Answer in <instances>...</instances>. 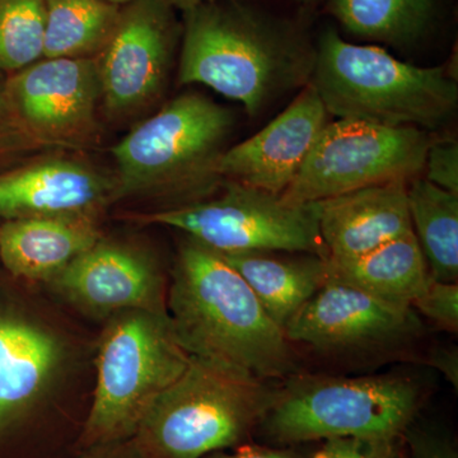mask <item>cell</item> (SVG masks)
<instances>
[{
	"label": "cell",
	"mask_w": 458,
	"mask_h": 458,
	"mask_svg": "<svg viewBox=\"0 0 458 458\" xmlns=\"http://www.w3.org/2000/svg\"><path fill=\"white\" fill-rule=\"evenodd\" d=\"M210 458H300L291 452L267 450V448L243 447L234 454H216Z\"/></svg>",
	"instance_id": "4dcf8cb0"
},
{
	"label": "cell",
	"mask_w": 458,
	"mask_h": 458,
	"mask_svg": "<svg viewBox=\"0 0 458 458\" xmlns=\"http://www.w3.org/2000/svg\"><path fill=\"white\" fill-rule=\"evenodd\" d=\"M430 364L438 369L454 388L458 387V352L457 349L439 348L430 354Z\"/></svg>",
	"instance_id": "f546056e"
},
{
	"label": "cell",
	"mask_w": 458,
	"mask_h": 458,
	"mask_svg": "<svg viewBox=\"0 0 458 458\" xmlns=\"http://www.w3.org/2000/svg\"><path fill=\"white\" fill-rule=\"evenodd\" d=\"M311 81L328 114L432 131L457 110L456 81L443 66L401 62L377 47L349 44L335 30L319 38Z\"/></svg>",
	"instance_id": "3957f363"
},
{
	"label": "cell",
	"mask_w": 458,
	"mask_h": 458,
	"mask_svg": "<svg viewBox=\"0 0 458 458\" xmlns=\"http://www.w3.org/2000/svg\"><path fill=\"white\" fill-rule=\"evenodd\" d=\"M412 231L437 282L458 279V194L415 177L408 183Z\"/></svg>",
	"instance_id": "44dd1931"
},
{
	"label": "cell",
	"mask_w": 458,
	"mask_h": 458,
	"mask_svg": "<svg viewBox=\"0 0 458 458\" xmlns=\"http://www.w3.org/2000/svg\"><path fill=\"white\" fill-rule=\"evenodd\" d=\"M436 0H331L330 11L349 32L390 45L423 36Z\"/></svg>",
	"instance_id": "603a6c76"
},
{
	"label": "cell",
	"mask_w": 458,
	"mask_h": 458,
	"mask_svg": "<svg viewBox=\"0 0 458 458\" xmlns=\"http://www.w3.org/2000/svg\"><path fill=\"white\" fill-rule=\"evenodd\" d=\"M411 307L417 309L421 315L426 316L443 330L457 333V283L437 282L430 279L426 292L414 301Z\"/></svg>",
	"instance_id": "d4e9b609"
},
{
	"label": "cell",
	"mask_w": 458,
	"mask_h": 458,
	"mask_svg": "<svg viewBox=\"0 0 458 458\" xmlns=\"http://www.w3.org/2000/svg\"><path fill=\"white\" fill-rule=\"evenodd\" d=\"M327 111L309 83L291 105L254 137L225 149L216 172L222 180L282 195L327 125Z\"/></svg>",
	"instance_id": "5bb4252c"
},
{
	"label": "cell",
	"mask_w": 458,
	"mask_h": 458,
	"mask_svg": "<svg viewBox=\"0 0 458 458\" xmlns=\"http://www.w3.org/2000/svg\"><path fill=\"white\" fill-rule=\"evenodd\" d=\"M171 7H177L182 11H189V9L198 7V5L204 4V3L214 2V0H165Z\"/></svg>",
	"instance_id": "d6a6232c"
},
{
	"label": "cell",
	"mask_w": 458,
	"mask_h": 458,
	"mask_svg": "<svg viewBox=\"0 0 458 458\" xmlns=\"http://www.w3.org/2000/svg\"><path fill=\"white\" fill-rule=\"evenodd\" d=\"M414 458H457V454L448 443L424 433L410 434Z\"/></svg>",
	"instance_id": "f1b7e54d"
},
{
	"label": "cell",
	"mask_w": 458,
	"mask_h": 458,
	"mask_svg": "<svg viewBox=\"0 0 458 458\" xmlns=\"http://www.w3.org/2000/svg\"><path fill=\"white\" fill-rule=\"evenodd\" d=\"M122 443H114V445H98L95 448V454L86 458H140L132 450L129 454H125V451L120 450L122 448Z\"/></svg>",
	"instance_id": "1f68e13d"
},
{
	"label": "cell",
	"mask_w": 458,
	"mask_h": 458,
	"mask_svg": "<svg viewBox=\"0 0 458 458\" xmlns=\"http://www.w3.org/2000/svg\"><path fill=\"white\" fill-rule=\"evenodd\" d=\"M99 240L93 218L7 219L0 225V259L18 278L50 282Z\"/></svg>",
	"instance_id": "ac0fdd59"
},
{
	"label": "cell",
	"mask_w": 458,
	"mask_h": 458,
	"mask_svg": "<svg viewBox=\"0 0 458 458\" xmlns=\"http://www.w3.org/2000/svg\"><path fill=\"white\" fill-rule=\"evenodd\" d=\"M419 327L412 307L327 279L289 321L284 333L289 343L343 351L399 342L417 333Z\"/></svg>",
	"instance_id": "7c38bea8"
},
{
	"label": "cell",
	"mask_w": 458,
	"mask_h": 458,
	"mask_svg": "<svg viewBox=\"0 0 458 458\" xmlns=\"http://www.w3.org/2000/svg\"><path fill=\"white\" fill-rule=\"evenodd\" d=\"M219 255L245 279L262 309L283 330L327 282V259L318 255L286 258L261 251Z\"/></svg>",
	"instance_id": "d6986e66"
},
{
	"label": "cell",
	"mask_w": 458,
	"mask_h": 458,
	"mask_svg": "<svg viewBox=\"0 0 458 458\" xmlns=\"http://www.w3.org/2000/svg\"><path fill=\"white\" fill-rule=\"evenodd\" d=\"M327 261V279L400 306L411 307L432 279L414 232L360 258Z\"/></svg>",
	"instance_id": "ffe728a7"
},
{
	"label": "cell",
	"mask_w": 458,
	"mask_h": 458,
	"mask_svg": "<svg viewBox=\"0 0 458 458\" xmlns=\"http://www.w3.org/2000/svg\"><path fill=\"white\" fill-rule=\"evenodd\" d=\"M62 360V344L51 331L0 313V436L38 403Z\"/></svg>",
	"instance_id": "e0dca14e"
},
{
	"label": "cell",
	"mask_w": 458,
	"mask_h": 458,
	"mask_svg": "<svg viewBox=\"0 0 458 458\" xmlns=\"http://www.w3.org/2000/svg\"><path fill=\"white\" fill-rule=\"evenodd\" d=\"M165 0H131L98 62L101 99L114 116L149 106L164 92L176 45V22Z\"/></svg>",
	"instance_id": "30bf717a"
},
{
	"label": "cell",
	"mask_w": 458,
	"mask_h": 458,
	"mask_svg": "<svg viewBox=\"0 0 458 458\" xmlns=\"http://www.w3.org/2000/svg\"><path fill=\"white\" fill-rule=\"evenodd\" d=\"M315 458H400L394 439L328 438Z\"/></svg>",
	"instance_id": "4316f807"
},
{
	"label": "cell",
	"mask_w": 458,
	"mask_h": 458,
	"mask_svg": "<svg viewBox=\"0 0 458 458\" xmlns=\"http://www.w3.org/2000/svg\"><path fill=\"white\" fill-rule=\"evenodd\" d=\"M140 221L179 229L219 254L293 252L327 259L318 204H288L280 195L234 181L225 180L218 198L147 214Z\"/></svg>",
	"instance_id": "ba28073f"
},
{
	"label": "cell",
	"mask_w": 458,
	"mask_h": 458,
	"mask_svg": "<svg viewBox=\"0 0 458 458\" xmlns=\"http://www.w3.org/2000/svg\"><path fill=\"white\" fill-rule=\"evenodd\" d=\"M107 2L114 3V4L125 5L131 3V0H107Z\"/></svg>",
	"instance_id": "836d02e7"
},
{
	"label": "cell",
	"mask_w": 458,
	"mask_h": 458,
	"mask_svg": "<svg viewBox=\"0 0 458 458\" xmlns=\"http://www.w3.org/2000/svg\"><path fill=\"white\" fill-rule=\"evenodd\" d=\"M418 403L417 384L403 377L301 378L279 391L262 420L279 442L396 439L414 417Z\"/></svg>",
	"instance_id": "52a82bcc"
},
{
	"label": "cell",
	"mask_w": 458,
	"mask_h": 458,
	"mask_svg": "<svg viewBox=\"0 0 458 458\" xmlns=\"http://www.w3.org/2000/svg\"><path fill=\"white\" fill-rule=\"evenodd\" d=\"M190 360L167 312L131 311L111 318L99 342L84 445L131 439L148 409L185 372Z\"/></svg>",
	"instance_id": "8992f818"
},
{
	"label": "cell",
	"mask_w": 458,
	"mask_h": 458,
	"mask_svg": "<svg viewBox=\"0 0 458 458\" xmlns=\"http://www.w3.org/2000/svg\"><path fill=\"white\" fill-rule=\"evenodd\" d=\"M297 2H311V0H297Z\"/></svg>",
	"instance_id": "e575fe53"
},
{
	"label": "cell",
	"mask_w": 458,
	"mask_h": 458,
	"mask_svg": "<svg viewBox=\"0 0 458 458\" xmlns=\"http://www.w3.org/2000/svg\"><path fill=\"white\" fill-rule=\"evenodd\" d=\"M279 391L264 379L191 357L131 437L140 458H201L236 445L267 414Z\"/></svg>",
	"instance_id": "5b68a950"
},
{
	"label": "cell",
	"mask_w": 458,
	"mask_h": 458,
	"mask_svg": "<svg viewBox=\"0 0 458 458\" xmlns=\"http://www.w3.org/2000/svg\"><path fill=\"white\" fill-rule=\"evenodd\" d=\"M316 49L293 26L238 3L185 12L179 83L204 84L255 116L311 81Z\"/></svg>",
	"instance_id": "6da1fadb"
},
{
	"label": "cell",
	"mask_w": 458,
	"mask_h": 458,
	"mask_svg": "<svg viewBox=\"0 0 458 458\" xmlns=\"http://www.w3.org/2000/svg\"><path fill=\"white\" fill-rule=\"evenodd\" d=\"M30 143L32 140L21 128L16 114L12 110L7 93V78L0 72V162L25 149Z\"/></svg>",
	"instance_id": "83f0119b"
},
{
	"label": "cell",
	"mask_w": 458,
	"mask_h": 458,
	"mask_svg": "<svg viewBox=\"0 0 458 458\" xmlns=\"http://www.w3.org/2000/svg\"><path fill=\"white\" fill-rule=\"evenodd\" d=\"M165 307L174 335L191 357L264 381L295 370L284 330L245 279L218 252L190 238L180 247Z\"/></svg>",
	"instance_id": "7a4b0ae2"
},
{
	"label": "cell",
	"mask_w": 458,
	"mask_h": 458,
	"mask_svg": "<svg viewBox=\"0 0 458 458\" xmlns=\"http://www.w3.org/2000/svg\"><path fill=\"white\" fill-rule=\"evenodd\" d=\"M114 200V182L83 164L49 159L0 174V216L95 219Z\"/></svg>",
	"instance_id": "9a60e30c"
},
{
	"label": "cell",
	"mask_w": 458,
	"mask_h": 458,
	"mask_svg": "<svg viewBox=\"0 0 458 458\" xmlns=\"http://www.w3.org/2000/svg\"><path fill=\"white\" fill-rule=\"evenodd\" d=\"M45 0H0V72L16 73L44 56Z\"/></svg>",
	"instance_id": "cb8c5ba5"
},
{
	"label": "cell",
	"mask_w": 458,
	"mask_h": 458,
	"mask_svg": "<svg viewBox=\"0 0 458 458\" xmlns=\"http://www.w3.org/2000/svg\"><path fill=\"white\" fill-rule=\"evenodd\" d=\"M430 131L339 119L327 123L292 185L280 197L309 204L355 190L421 176Z\"/></svg>",
	"instance_id": "9c48e42d"
},
{
	"label": "cell",
	"mask_w": 458,
	"mask_h": 458,
	"mask_svg": "<svg viewBox=\"0 0 458 458\" xmlns=\"http://www.w3.org/2000/svg\"><path fill=\"white\" fill-rule=\"evenodd\" d=\"M44 56L90 57L104 50L123 5L107 0H45Z\"/></svg>",
	"instance_id": "7402d4cb"
},
{
	"label": "cell",
	"mask_w": 458,
	"mask_h": 458,
	"mask_svg": "<svg viewBox=\"0 0 458 458\" xmlns=\"http://www.w3.org/2000/svg\"><path fill=\"white\" fill-rule=\"evenodd\" d=\"M233 125L228 108L200 93L172 99L113 148L117 165L114 200H201L223 181L216 165Z\"/></svg>",
	"instance_id": "277c9868"
},
{
	"label": "cell",
	"mask_w": 458,
	"mask_h": 458,
	"mask_svg": "<svg viewBox=\"0 0 458 458\" xmlns=\"http://www.w3.org/2000/svg\"><path fill=\"white\" fill-rule=\"evenodd\" d=\"M408 183L370 186L316 201L327 260H352L414 232Z\"/></svg>",
	"instance_id": "2e32d148"
},
{
	"label": "cell",
	"mask_w": 458,
	"mask_h": 458,
	"mask_svg": "<svg viewBox=\"0 0 458 458\" xmlns=\"http://www.w3.org/2000/svg\"><path fill=\"white\" fill-rule=\"evenodd\" d=\"M400 458H403V457H401V456H400Z\"/></svg>",
	"instance_id": "d590c367"
},
{
	"label": "cell",
	"mask_w": 458,
	"mask_h": 458,
	"mask_svg": "<svg viewBox=\"0 0 458 458\" xmlns=\"http://www.w3.org/2000/svg\"><path fill=\"white\" fill-rule=\"evenodd\" d=\"M426 179L443 190L458 194V143L454 140H434L428 148Z\"/></svg>",
	"instance_id": "484cf974"
},
{
	"label": "cell",
	"mask_w": 458,
	"mask_h": 458,
	"mask_svg": "<svg viewBox=\"0 0 458 458\" xmlns=\"http://www.w3.org/2000/svg\"><path fill=\"white\" fill-rule=\"evenodd\" d=\"M68 302L90 315L167 312L164 283L153 261L131 247L99 240L50 280Z\"/></svg>",
	"instance_id": "4fadbf2b"
},
{
	"label": "cell",
	"mask_w": 458,
	"mask_h": 458,
	"mask_svg": "<svg viewBox=\"0 0 458 458\" xmlns=\"http://www.w3.org/2000/svg\"><path fill=\"white\" fill-rule=\"evenodd\" d=\"M7 93L30 140L74 144L95 128L98 64L92 57H42L7 78Z\"/></svg>",
	"instance_id": "8fae6325"
}]
</instances>
